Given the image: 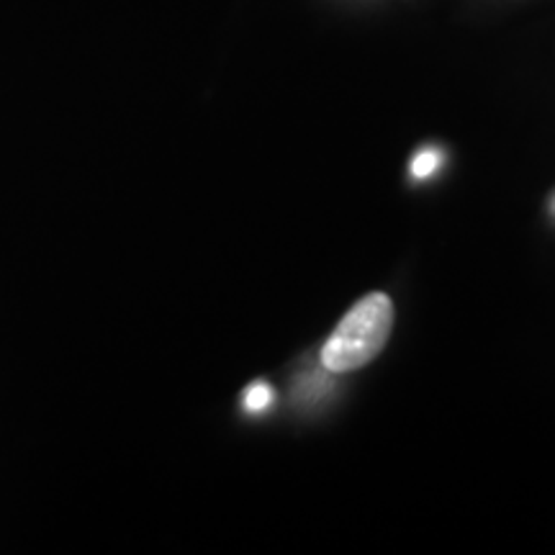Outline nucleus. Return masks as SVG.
<instances>
[{"mask_svg":"<svg viewBox=\"0 0 555 555\" xmlns=\"http://www.w3.org/2000/svg\"><path fill=\"white\" fill-rule=\"evenodd\" d=\"M393 332V304L386 294H367L343 317L322 347L330 373H350L376 360Z\"/></svg>","mask_w":555,"mask_h":555,"instance_id":"nucleus-1","label":"nucleus"},{"mask_svg":"<svg viewBox=\"0 0 555 555\" xmlns=\"http://www.w3.org/2000/svg\"><path fill=\"white\" fill-rule=\"evenodd\" d=\"M245 399H247L245 404H247L249 412H260V409H266L270 401H273V391H270V386L258 384V386L249 388Z\"/></svg>","mask_w":555,"mask_h":555,"instance_id":"nucleus-2","label":"nucleus"},{"mask_svg":"<svg viewBox=\"0 0 555 555\" xmlns=\"http://www.w3.org/2000/svg\"><path fill=\"white\" fill-rule=\"evenodd\" d=\"M437 163H440V157H437V152H422V155H416L414 165H412L414 176H416V178L433 176L435 168H437Z\"/></svg>","mask_w":555,"mask_h":555,"instance_id":"nucleus-3","label":"nucleus"},{"mask_svg":"<svg viewBox=\"0 0 555 555\" xmlns=\"http://www.w3.org/2000/svg\"><path fill=\"white\" fill-rule=\"evenodd\" d=\"M551 211H553V214H555V198H553V201H551Z\"/></svg>","mask_w":555,"mask_h":555,"instance_id":"nucleus-4","label":"nucleus"}]
</instances>
